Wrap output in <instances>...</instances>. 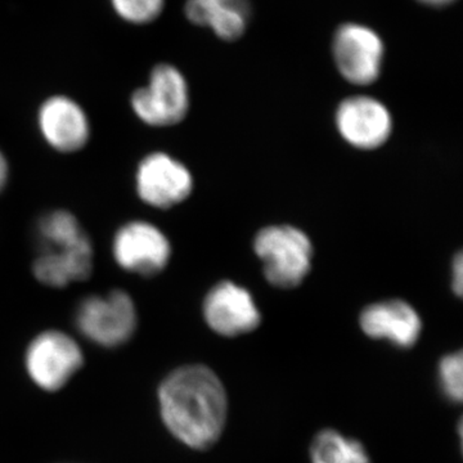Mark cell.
Masks as SVG:
<instances>
[{
    "label": "cell",
    "mask_w": 463,
    "mask_h": 463,
    "mask_svg": "<svg viewBox=\"0 0 463 463\" xmlns=\"http://www.w3.org/2000/svg\"><path fill=\"white\" fill-rule=\"evenodd\" d=\"M164 423L174 437L194 449L214 446L227 419V395L221 380L201 364L173 371L158 389Z\"/></svg>",
    "instance_id": "cell-1"
},
{
    "label": "cell",
    "mask_w": 463,
    "mask_h": 463,
    "mask_svg": "<svg viewBox=\"0 0 463 463\" xmlns=\"http://www.w3.org/2000/svg\"><path fill=\"white\" fill-rule=\"evenodd\" d=\"M39 254L33 259V279L48 288H66L90 279L94 269V248L83 225L75 218L60 216L36 233Z\"/></svg>",
    "instance_id": "cell-2"
},
{
    "label": "cell",
    "mask_w": 463,
    "mask_h": 463,
    "mask_svg": "<svg viewBox=\"0 0 463 463\" xmlns=\"http://www.w3.org/2000/svg\"><path fill=\"white\" fill-rule=\"evenodd\" d=\"M254 250L263 261L265 279L276 288H297L312 268V242L292 225H270L259 231Z\"/></svg>",
    "instance_id": "cell-3"
},
{
    "label": "cell",
    "mask_w": 463,
    "mask_h": 463,
    "mask_svg": "<svg viewBox=\"0 0 463 463\" xmlns=\"http://www.w3.org/2000/svg\"><path fill=\"white\" fill-rule=\"evenodd\" d=\"M75 325L85 339L97 345H124L132 339L138 326L136 301L120 288L90 295L76 307Z\"/></svg>",
    "instance_id": "cell-4"
},
{
    "label": "cell",
    "mask_w": 463,
    "mask_h": 463,
    "mask_svg": "<svg viewBox=\"0 0 463 463\" xmlns=\"http://www.w3.org/2000/svg\"><path fill=\"white\" fill-rule=\"evenodd\" d=\"M190 90L184 75L169 63L151 71L148 84L133 91L130 108L143 124L167 128L184 120L190 109Z\"/></svg>",
    "instance_id": "cell-5"
},
{
    "label": "cell",
    "mask_w": 463,
    "mask_h": 463,
    "mask_svg": "<svg viewBox=\"0 0 463 463\" xmlns=\"http://www.w3.org/2000/svg\"><path fill=\"white\" fill-rule=\"evenodd\" d=\"M111 251L120 269L143 279L163 273L173 255L172 243L164 231L142 219L118 228L112 237Z\"/></svg>",
    "instance_id": "cell-6"
},
{
    "label": "cell",
    "mask_w": 463,
    "mask_h": 463,
    "mask_svg": "<svg viewBox=\"0 0 463 463\" xmlns=\"http://www.w3.org/2000/svg\"><path fill=\"white\" fill-rule=\"evenodd\" d=\"M337 71L347 83L365 87L376 83L385 61V43L373 27L345 23L337 27L331 44Z\"/></svg>",
    "instance_id": "cell-7"
},
{
    "label": "cell",
    "mask_w": 463,
    "mask_h": 463,
    "mask_svg": "<svg viewBox=\"0 0 463 463\" xmlns=\"http://www.w3.org/2000/svg\"><path fill=\"white\" fill-rule=\"evenodd\" d=\"M80 346L60 330L43 331L30 341L25 367L30 379L45 392H57L83 367Z\"/></svg>",
    "instance_id": "cell-8"
},
{
    "label": "cell",
    "mask_w": 463,
    "mask_h": 463,
    "mask_svg": "<svg viewBox=\"0 0 463 463\" xmlns=\"http://www.w3.org/2000/svg\"><path fill=\"white\" fill-rule=\"evenodd\" d=\"M194 176L178 158L163 151L146 155L134 173V188L143 203L167 210L181 205L194 191Z\"/></svg>",
    "instance_id": "cell-9"
},
{
    "label": "cell",
    "mask_w": 463,
    "mask_h": 463,
    "mask_svg": "<svg viewBox=\"0 0 463 463\" xmlns=\"http://www.w3.org/2000/svg\"><path fill=\"white\" fill-rule=\"evenodd\" d=\"M203 312L207 326L222 336L249 334L257 330L261 322L251 294L231 281L218 283L207 292Z\"/></svg>",
    "instance_id": "cell-10"
},
{
    "label": "cell",
    "mask_w": 463,
    "mask_h": 463,
    "mask_svg": "<svg viewBox=\"0 0 463 463\" xmlns=\"http://www.w3.org/2000/svg\"><path fill=\"white\" fill-rule=\"evenodd\" d=\"M335 121L341 137L359 149L381 147L392 132V114L373 97L354 96L344 99L336 109Z\"/></svg>",
    "instance_id": "cell-11"
},
{
    "label": "cell",
    "mask_w": 463,
    "mask_h": 463,
    "mask_svg": "<svg viewBox=\"0 0 463 463\" xmlns=\"http://www.w3.org/2000/svg\"><path fill=\"white\" fill-rule=\"evenodd\" d=\"M38 128L42 138L60 154H76L90 141V118L76 100L53 96L42 103L38 111Z\"/></svg>",
    "instance_id": "cell-12"
},
{
    "label": "cell",
    "mask_w": 463,
    "mask_h": 463,
    "mask_svg": "<svg viewBox=\"0 0 463 463\" xmlns=\"http://www.w3.org/2000/svg\"><path fill=\"white\" fill-rule=\"evenodd\" d=\"M359 323L371 339L386 340L403 349L412 347L421 336V318L403 300L380 301L364 307Z\"/></svg>",
    "instance_id": "cell-13"
},
{
    "label": "cell",
    "mask_w": 463,
    "mask_h": 463,
    "mask_svg": "<svg viewBox=\"0 0 463 463\" xmlns=\"http://www.w3.org/2000/svg\"><path fill=\"white\" fill-rule=\"evenodd\" d=\"M185 16L197 26L209 27L224 42L239 41L246 33L250 14L221 0H187Z\"/></svg>",
    "instance_id": "cell-14"
},
{
    "label": "cell",
    "mask_w": 463,
    "mask_h": 463,
    "mask_svg": "<svg viewBox=\"0 0 463 463\" xmlns=\"http://www.w3.org/2000/svg\"><path fill=\"white\" fill-rule=\"evenodd\" d=\"M310 458L312 463H371L361 441L344 438L334 430L317 435L310 447Z\"/></svg>",
    "instance_id": "cell-15"
},
{
    "label": "cell",
    "mask_w": 463,
    "mask_h": 463,
    "mask_svg": "<svg viewBox=\"0 0 463 463\" xmlns=\"http://www.w3.org/2000/svg\"><path fill=\"white\" fill-rule=\"evenodd\" d=\"M441 392L450 402L459 403L463 395L462 353L444 356L438 368Z\"/></svg>",
    "instance_id": "cell-16"
},
{
    "label": "cell",
    "mask_w": 463,
    "mask_h": 463,
    "mask_svg": "<svg viewBox=\"0 0 463 463\" xmlns=\"http://www.w3.org/2000/svg\"><path fill=\"white\" fill-rule=\"evenodd\" d=\"M116 14L128 23L148 24L163 12L165 0H111Z\"/></svg>",
    "instance_id": "cell-17"
},
{
    "label": "cell",
    "mask_w": 463,
    "mask_h": 463,
    "mask_svg": "<svg viewBox=\"0 0 463 463\" xmlns=\"http://www.w3.org/2000/svg\"><path fill=\"white\" fill-rule=\"evenodd\" d=\"M452 286L458 297H461L463 291V257L462 254L457 255L452 265Z\"/></svg>",
    "instance_id": "cell-18"
},
{
    "label": "cell",
    "mask_w": 463,
    "mask_h": 463,
    "mask_svg": "<svg viewBox=\"0 0 463 463\" xmlns=\"http://www.w3.org/2000/svg\"><path fill=\"white\" fill-rule=\"evenodd\" d=\"M9 175H11V169H9L7 157L0 151V194L7 187Z\"/></svg>",
    "instance_id": "cell-19"
},
{
    "label": "cell",
    "mask_w": 463,
    "mask_h": 463,
    "mask_svg": "<svg viewBox=\"0 0 463 463\" xmlns=\"http://www.w3.org/2000/svg\"><path fill=\"white\" fill-rule=\"evenodd\" d=\"M221 2L231 5V7L240 9L245 14H251V2L250 0H221Z\"/></svg>",
    "instance_id": "cell-20"
},
{
    "label": "cell",
    "mask_w": 463,
    "mask_h": 463,
    "mask_svg": "<svg viewBox=\"0 0 463 463\" xmlns=\"http://www.w3.org/2000/svg\"><path fill=\"white\" fill-rule=\"evenodd\" d=\"M417 2L421 3V5H426V7L443 8L452 5L456 0H417Z\"/></svg>",
    "instance_id": "cell-21"
}]
</instances>
